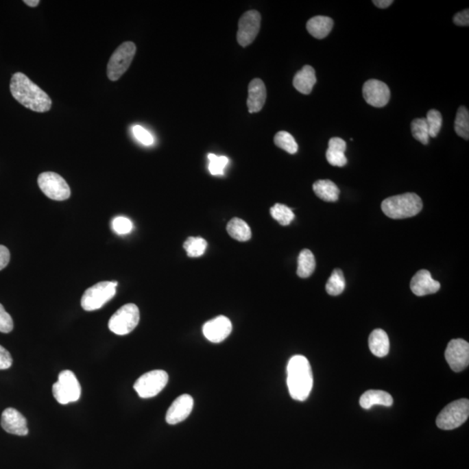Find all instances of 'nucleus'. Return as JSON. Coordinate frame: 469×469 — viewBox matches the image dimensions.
<instances>
[{
	"mask_svg": "<svg viewBox=\"0 0 469 469\" xmlns=\"http://www.w3.org/2000/svg\"><path fill=\"white\" fill-rule=\"evenodd\" d=\"M10 90L13 97L25 108L36 112H47L51 108V97L24 73L13 75Z\"/></svg>",
	"mask_w": 469,
	"mask_h": 469,
	"instance_id": "1",
	"label": "nucleus"
},
{
	"mask_svg": "<svg viewBox=\"0 0 469 469\" xmlns=\"http://www.w3.org/2000/svg\"><path fill=\"white\" fill-rule=\"evenodd\" d=\"M287 384L292 399L304 402L313 387V374L311 363L304 356L291 358L287 368Z\"/></svg>",
	"mask_w": 469,
	"mask_h": 469,
	"instance_id": "2",
	"label": "nucleus"
},
{
	"mask_svg": "<svg viewBox=\"0 0 469 469\" xmlns=\"http://www.w3.org/2000/svg\"><path fill=\"white\" fill-rule=\"evenodd\" d=\"M422 210L421 197L416 193H405L386 198L382 211L392 219H405L416 216Z\"/></svg>",
	"mask_w": 469,
	"mask_h": 469,
	"instance_id": "3",
	"label": "nucleus"
},
{
	"mask_svg": "<svg viewBox=\"0 0 469 469\" xmlns=\"http://www.w3.org/2000/svg\"><path fill=\"white\" fill-rule=\"evenodd\" d=\"M469 416V400L461 399L455 400L446 406L436 418V425L443 430H453L459 428L467 421Z\"/></svg>",
	"mask_w": 469,
	"mask_h": 469,
	"instance_id": "4",
	"label": "nucleus"
},
{
	"mask_svg": "<svg viewBox=\"0 0 469 469\" xmlns=\"http://www.w3.org/2000/svg\"><path fill=\"white\" fill-rule=\"evenodd\" d=\"M52 393L54 398L62 405L80 400L81 386L75 374L71 370L62 371L58 374V382L52 386Z\"/></svg>",
	"mask_w": 469,
	"mask_h": 469,
	"instance_id": "5",
	"label": "nucleus"
},
{
	"mask_svg": "<svg viewBox=\"0 0 469 469\" xmlns=\"http://www.w3.org/2000/svg\"><path fill=\"white\" fill-rule=\"evenodd\" d=\"M117 282H100L87 289L81 299L84 311H93L103 307L116 295Z\"/></svg>",
	"mask_w": 469,
	"mask_h": 469,
	"instance_id": "6",
	"label": "nucleus"
},
{
	"mask_svg": "<svg viewBox=\"0 0 469 469\" xmlns=\"http://www.w3.org/2000/svg\"><path fill=\"white\" fill-rule=\"evenodd\" d=\"M136 45L133 42H125L113 52L107 64V77L110 81L119 80L129 69L135 57Z\"/></svg>",
	"mask_w": 469,
	"mask_h": 469,
	"instance_id": "7",
	"label": "nucleus"
},
{
	"mask_svg": "<svg viewBox=\"0 0 469 469\" xmlns=\"http://www.w3.org/2000/svg\"><path fill=\"white\" fill-rule=\"evenodd\" d=\"M140 319L138 306L127 304L120 308L109 321L110 330L119 335L130 334L135 330Z\"/></svg>",
	"mask_w": 469,
	"mask_h": 469,
	"instance_id": "8",
	"label": "nucleus"
},
{
	"mask_svg": "<svg viewBox=\"0 0 469 469\" xmlns=\"http://www.w3.org/2000/svg\"><path fill=\"white\" fill-rule=\"evenodd\" d=\"M169 381L168 374L165 370H156L143 374L136 381L134 389L143 399L152 398L158 396Z\"/></svg>",
	"mask_w": 469,
	"mask_h": 469,
	"instance_id": "9",
	"label": "nucleus"
},
{
	"mask_svg": "<svg viewBox=\"0 0 469 469\" xmlns=\"http://www.w3.org/2000/svg\"><path fill=\"white\" fill-rule=\"evenodd\" d=\"M38 184L43 193L52 200L64 201L71 197L69 185L55 172H44L39 175Z\"/></svg>",
	"mask_w": 469,
	"mask_h": 469,
	"instance_id": "10",
	"label": "nucleus"
},
{
	"mask_svg": "<svg viewBox=\"0 0 469 469\" xmlns=\"http://www.w3.org/2000/svg\"><path fill=\"white\" fill-rule=\"evenodd\" d=\"M445 358L455 372H461L469 364V344L464 339H453L445 351Z\"/></svg>",
	"mask_w": 469,
	"mask_h": 469,
	"instance_id": "11",
	"label": "nucleus"
},
{
	"mask_svg": "<svg viewBox=\"0 0 469 469\" xmlns=\"http://www.w3.org/2000/svg\"><path fill=\"white\" fill-rule=\"evenodd\" d=\"M261 14L257 11H249L241 17L237 32V41L243 47L252 43L261 27Z\"/></svg>",
	"mask_w": 469,
	"mask_h": 469,
	"instance_id": "12",
	"label": "nucleus"
},
{
	"mask_svg": "<svg viewBox=\"0 0 469 469\" xmlns=\"http://www.w3.org/2000/svg\"><path fill=\"white\" fill-rule=\"evenodd\" d=\"M364 99L371 106L382 108L386 106L390 99L389 86L382 81L370 80L364 84L363 88Z\"/></svg>",
	"mask_w": 469,
	"mask_h": 469,
	"instance_id": "13",
	"label": "nucleus"
},
{
	"mask_svg": "<svg viewBox=\"0 0 469 469\" xmlns=\"http://www.w3.org/2000/svg\"><path fill=\"white\" fill-rule=\"evenodd\" d=\"M232 331V324L229 318L219 315L204 324L203 333L207 340L219 344L226 340Z\"/></svg>",
	"mask_w": 469,
	"mask_h": 469,
	"instance_id": "14",
	"label": "nucleus"
},
{
	"mask_svg": "<svg viewBox=\"0 0 469 469\" xmlns=\"http://www.w3.org/2000/svg\"><path fill=\"white\" fill-rule=\"evenodd\" d=\"M193 407L194 400L190 395L184 394L178 397L166 413V422L169 425H175L184 422L191 415Z\"/></svg>",
	"mask_w": 469,
	"mask_h": 469,
	"instance_id": "15",
	"label": "nucleus"
},
{
	"mask_svg": "<svg viewBox=\"0 0 469 469\" xmlns=\"http://www.w3.org/2000/svg\"><path fill=\"white\" fill-rule=\"evenodd\" d=\"M1 426L9 434L25 436L28 435L27 421L17 409H5L1 416Z\"/></svg>",
	"mask_w": 469,
	"mask_h": 469,
	"instance_id": "16",
	"label": "nucleus"
},
{
	"mask_svg": "<svg viewBox=\"0 0 469 469\" xmlns=\"http://www.w3.org/2000/svg\"><path fill=\"white\" fill-rule=\"evenodd\" d=\"M440 288H441L440 282L433 279L431 274L426 269L417 272L410 282V289L417 296L435 294L439 291Z\"/></svg>",
	"mask_w": 469,
	"mask_h": 469,
	"instance_id": "17",
	"label": "nucleus"
},
{
	"mask_svg": "<svg viewBox=\"0 0 469 469\" xmlns=\"http://www.w3.org/2000/svg\"><path fill=\"white\" fill-rule=\"evenodd\" d=\"M248 109L250 113L259 112L265 106L267 91L265 83L260 78H255L248 88Z\"/></svg>",
	"mask_w": 469,
	"mask_h": 469,
	"instance_id": "18",
	"label": "nucleus"
},
{
	"mask_svg": "<svg viewBox=\"0 0 469 469\" xmlns=\"http://www.w3.org/2000/svg\"><path fill=\"white\" fill-rule=\"evenodd\" d=\"M346 142L340 138H332L328 142V148L326 152V158L328 164L344 167L347 165V158L345 156L346 151Z\"/></svg>",
	"mask_w": 469,
	"mask_h": 469,
	"instance_id": "19",
	"label": "nucleus"
},
{
	"mask_svg": "<svg viewBox=\"0 0 469 469\" xmlns=\"http://www.w3.org/2000/svg\"><path fill=\"white\" fill-rule=\"evenodd\" d=\"M315 83H317L315 71L311 65H304L302 69L295 75L294 80H293V86L299 93L304 95H309L311 93Z\"/></svg>",
	"mask_w": 469,
	"mask_h": 469,
	"instance_id": "20",
	"label": "nucleus"
},
{
	"mask_svg": "<svg viewBox=\"0 0 469 469\" xmlns=\"http://www.w3.org/2000/svg\"><path fill=\"white\" fill-rule=\"evenodd\" d=\"M393 402L390 394L383 390H368L360 398V405L364 409H370L373 405L390 407Z\"/></svg>",
	"mask_w": 469,
	"mask_h": 469,
	"instance_id": "21",
	"label": "nucleus"
},
{
	"mask_svg": "<svg viewBox=\"0 0 469 469\" xmlns=\"http://www.w3.org/2000/svg\"><path fill=\"white\" fill-rule=\"evenodd\" d=\"M334 21L330 17L326 16H315L309 19L306 25L309 34L317 39H322L326 37L333 28Z\"/></svg>",
	"mask_w": 469,
	"mask_h": 469,
	"instance_id": "22",
	"label": "nucleus"
},
{
	"mask_svg": "<svg viewBox=\"0 0 469 469\" xmlns=\"http://www.w3.org/2000/svg\"><path fill=\"white\" fill-rule=\"evenodd\" d=\"M369 346L374 356L386 357L389 352V339L386 332L381 328L373 330L370 335Z\"/></svg>",
	"mask_w": 469,
	"mask_h": 469,
	"instance_id": "23",
	"label": "nucleus"
},
{
	"mask_svg": "<svg viewBox=\"0 0 469 469\" xmlns=\"http://www.w3.org/2000/svg\"><path fill=\"white\" fill-rule=\"evenodd\" d=\"M313 191L320 200L325 202H337L340 190L335 182L328 180H318L313 184Z\"/></svg>",
	"mask_w": 469,
	"mask_h": 469,
	"instance_id": "24",
	"label": "nucleus"
},
{
	"mask_svg": "<svg viewBox=\"0 0 469 469\" xmlns=\"http://www.w3.org/2000/svg\"><path fill=\"white\" fill-rule=\"evenodd\" d=\"M226 229L230 236L239 242H246L252 239V230L246 221L240 218H232L227 224Z\"/></svg>",
	"mask_w": 469,
	"mask_h": 469,
	"instance_id": "25",
	"label": "nucleus"
},
{
	"mask_svg": "<svg viewBox=\"0 0 469 469\" xmlns=\"http://www.w3.org/2000/svg\"><path fill=\"white\" fill-rule=\"evenodd\" d=\"M315 269V259L309 250H302L298 256V276L301 278H309L314 273Z\"/></svg>",
	"mask_w": 469,
	"mask_h": 469,
	"instance_id": "26",
	"label": "nucleus"
},
{
	"mask_svg": "<svg viewBox=\"0 0 469 469\" xmlns=\"http://www.w3.org/2000/svg\"><path fill=\"white\" fill-rule=\"evenodd\" d=\"M345 289V278L343 272L337 269L332 272L330 279L326 283V291L328 295H341Z\"/></svg>",
	"mask_w": 469,
	"mask_h": 469,
	"instance_id": "27",
	"label": "nucleus"
},
{
	"mask_svg": "<svg viewBox=\"0 0 469 469\" xmlns=\"http://www.w3.org/2000/svg\"><path fill=\"white\" fill-rule=\"evenodd\" d=\"M456 134L465 140L469 139V113L465 106H461L457 110L455 121Z\"/></svg>",
	"mask_w": 469,
	"mask_h": 469,
	"instance_id": "28",
	"label": "nucleus"
},
{
	"mask_svg": "<svg viewBox=\"0 0 469 469\" xmlns=\"http://www.w3.org/2000/svg\"><path fill=\"white\" fill-rule=\"evenodd\" d=\"M274 142L278 147L289 153V154H296L298 151V145L294 136L291 133L285 132V130L276 133L275 138H274Z\"/></svg>",
	"mask_w": 469,
	"mask_h": 469,
	"instance_id": "29",
	"label": "nucleus"
},
{
	"mask_svg": "<svg viewBox=\"0 0 469 469\" xmlns=\"http://www.w3.org/2000/svg\"><path fill=\"white\" fill-rule=\"evenodd\" d=\"M270 214H272L274 219L278 221L282 226H289L295 218V214L293 213L291 208L282 204H276L274 205V206L270 208Z\"/></svg>",
	"mask_w": 469,
	"mask_h": 469,
	"instance_id": "30",
	"label": "nucleus"
},
{
	"mask_svg": "<svg viewBox=\"0 0 469 469\" xmlns=\"http://www.w3.org/2000/svg\"><path fill=\"white\" fill-rule=\"evenodd\" d=\"M207 242L202 237H191L185 241L184 248L190 257L203 256L207 249Z\"/></svg>",
	"mask_w": 469,
	"mask_h": 469,
	"instance_id": "31",
	"label": "nucleus"
},
{
	"mask_svg": "<svg viewBox=\"0 0 469 469\" xmlns=\"http://www.w3.org/2000/svg\"><path fill=\"white\" fill-rule=\"evenodd\" d=\"M411 132L413 138L422 145H428L429 142V132L426 119H413L411 123Z\"/></svg>",
	"mask_w": 469,
	"mask_h": 469,
	"instance_id": "32",
	"label": "nucleus"
},
{
	"mask_svg": "<svg viewBox=\"0 0 469 469\" xmlns=\"http://www.w3.org/2000/svg\"><path fill=\"white\" fill-rule=\"evenodd\" d=\"M208 171L211 175L220 176L224 175V169L229 164V158L226 156H217L215 154H208Z\"/></svg>",
	"mask_w": 469,
	"mask_h": 469,
	"instance_id": "33",
	"label": "nucleus"
},
{
	"mask_svg": "<svg viewBox=\"0 0 469 469\" xmlns=\"http://www.w3.org/2000/svg\"><path fill=\"white\" fill-rule=\"evenodd\" d=\"M428 123L429 136L436 138L442 125V116L437 110H430L425 117Z\"/></svg>",
	"mask_w": 469,
	"mask_h": 469,
	"instance_id": "34",
	"label": "nucleus"
},
{
	"mask_svg": "<svg viewBox=\"0 0 469 469\" xmlns=\"http://www.w3.org/2000/svg\"><path fill=\"white\" fill-rule=\"evenodd\" d=\"M112 229L117 234H126L133 229L132 221L125 217H117L112 221Z\"/></svg>",
	"mask_w": 469,
	"mask_h": 469,
	"instance_id": "35",
	"label": "nucleus"
},
{
	"mask_svg": "<svg viewBox=\"0 0 469 469\" xmlns=\"http://www.w3.org/2000/svg\"><path fill=\"white\" fill-rule=\"evenodd\" d=\"M13 330V321L11 315L5 311L4 306L0 304V332L10 333Z\"/></svg>",
	"mask_w": 469,
	"mask_h": 469,
	"instance_id": "36",
	"label": "nucleus"
},
{
	"mask_svg": "<svg viewBox=\"0 0 469 469\" xmlns=\"http://www.w3.org/2000/svg\"><path fill=\"white\" fill-rule=\"evenodd\" d=\"M132 132L135 138L138 139L140 143H143V145H152L153 142H154V139H153L151 133L142 126L135 125L132 128Z\"/></svg>",
	"mask_w": 469,
	"mask_h": 469,
	"instance_id": "37",
	"label": "nucleus"
},
{
	"mask_svg": "<svg viewBox=\"0 0 469 469\" xmlns=\"http://www.w3.org/2000/svg\"><path fill=\"white\" fill-rule=\"evenodd\" d=\"M12 358L8 350L0 345V370H8L11 368Z\"/></svg>",
	"mask_w": 469,
	"mask_h": 469,
	"instance_id": "38",
	"label": "nucleus"
},
{
	"mask_svg": "<svg viewBox=\"0 0 469 469\" xmlns=\"http://www.w3.org/2000/svg\"><path fill=\"white\" fill-rule=\"evenodd\" d=\"M453 21H454L455 24L458 26H468L469 10L466 9L464 11L456 13Z\"/></svg>",
	"mask_w": 469,
	"mask_h": 469,
	"instance_id": "39",
	"label": "nucleus"
},
{
	"mask_svg": "<svg viewBox=\"0 0 469 469\" xmlns=\"http://www.w3.org/2000/svg\"><path fill=\"white\" fill-rule=\"evenodd\" d=\"M10 252L5 246L0 245V270L5 269L10 262Z\"/></svg>",
	"mask_w": 469,
	"mask_h": 469,
	"instance_id": "40",
	"label": "nucleus"
},
{
	"mask_svg": "<svg viewBox=\"0 0 469 469\" xmlns=\"http://www.w3.org/2000/svg\"><path fill=\"white\" fill-rule=\"evenodd\" d=\"M373 3L374 5L377 6V8L385 9L392 5L394 1L393 0H376V1L374 0Z\"/></svg>",
	"mask_w": 469,
	"mask_h": 469,
	"instance_id": "41",
	"label": "nucleus"
},
{
	"mask_svg": "<svg viewBox=\"0 0 469 469\" xmlns=\"http://www.w3.org/2000/svg\"><path fill=\"white\" fill-rule=\"evenodd\" d=\"M24 3L28 6H31V8H36L40 1H39V0H25Z\"/></svg>",
	"mask_w": 469,
	"mask_h": 469,
	"instance_id": "42",
	"label": "nucleus"
}]
</instances>
